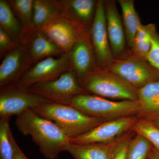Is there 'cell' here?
<instances>
[{
	"label": "cell",
	"mask_w": 159,
	"mask_h": 159,
	"mask_svg": "<svg viewBox=\"0 0 159 159\" xmlns=\"http://www.w3.org/2000/svg\"><path fill=\"white\" fill-rule=\"evenodd\" d=\"M15 125L25 136H31L46 158L56 159L65 151V145L70 139L54 122L39 116L31 110L16 116Z\"/></svg>",
	"instance_id": "obj_1"
},
{
	"label": "cell",
	"mask_w": 159,
	"mask_h": 159,
	"mask_svg": "<svg viewBox=\"0 0 159 159\" xmlns=\"http://www.w3.org/2000/svg\"><path fill=\"white\" fill-rule=\"evenodd\" d=\"M31 110L54 122L70 139L108 121L89 116L71 106L54 102L42 103Z\"/></svg>",
	"instance_id": "obj_2"
},
{
	"label": "cell",
	"mask_w": 159,
	"mask_h": 159,
	"mask_svg": "<svg viewBox=\"0 0 159 159\" xmlns=\"http://www.w3.org/2000/svg\"><path fill=\"white\" fill-rule=\"evenodd\" d=\"M69 105L89 116L107 120L137 116L141 110L138 100L114 101L89 93L76 96Z\"/></svg>",
	"instance_id": "obj_3"
},
{
	"label": "cell",
	"mask_w": 159,
	"mask_h": 159,
	"mask_svg": "<svg viewBox=\"0 0 159 159\" xmlns=\"http://www.w3.org/2000/svg\"><path fill=\"white\" fill-rule=\"evenodd\" d=\"M89 94L105 98L138 101V89L118 75L97 67L88 74L81 84Z\"/></svg>",
	"instance_id": "obj_4"
},
{
	"label": "cell",
	"mask_w": 159,
	"mask_h": 159,
	"mask_svg": "<svg viewBox=\"0 0 159 159\" xmlns=\"http://www.w3.org/2000/svg\"><path fill=\"white\" fill-rule=\"evenodd\" d=\"M27 90L51 102L66 105L76 96L88 94L73 70L65 72L54 80L36 84Z\"/></svg>",
	"instance_id": "obj_5"
},
{
	"label": "cell",
	"mask_w": 159,
	"mask_h": 159,
	"mask_svg": "<svg viewBox=\"0 0 159 159\" xmlns=\"http://www.w3.org/2000/svg\"><path fill=\"white\" fill-rule=\"evenodd\" d=\"M104 69L118 75L138 89L149 83L159 80V73L145 60L133 55L114 59Z\"/></svg>",
	"instance_id": "obj_6"
},
{
	"label": "cell",
	"mask_w": 159,
	"mask_h": 159,
	"mask_svg": "<svg viewBox=\"0 0 159 159\" xmlns=\"http://www.w3.org/2000/svg\"><path fill=\"white\" fill-rule=\"evenodd\" d=\"M71 70L73 68L70 53H64L57 57H48L31 66L15 85L28 89L36 84L56 79L65 72Z\"/></svg>",
	"instance_id": "obj_7"
},
{
	"label": "cell",
	"mask_w": 159,
	"mask_h": 159,
	"mask_svg": "<svg viewBox=\"0 0 159 159\" xmlns=\"http://www.w3.org/2000/svg\"><path fill=\"white\" fill-rule=\"evenodd\" d=\"M46 102H52L28 90L13 85L1 89L0 119H10Z\"/></svg>",
	"instance_id": "obj_8"
},
{
	"label": "cell",
	"mask_w": 159,
	"mask_h": 159,
	"mask_svg": "<svg viewBox=\"0 0 159 159\" xmlns=\"http://www.w3.org/2000/svg\"><path fill=\"white\" fill-rule=\"evenodd\" d=\"M139 120L137 116L108 120L81 135L71 139L70 142L78 145L113 142L131 130Z\"/></svg>",
	"instance_id": "obj_9"
},
{
	"label": "cell",
	"mask_w": 159,
	"mask_h": 159,
	"mask_svg": "<svg viewBox=\"0 0 159 159\" xmlns=\"http://www.w3.org/2000/svg\"><path fill=\"white\" fill-rule=\"evenodd\" d=\"M89 34L98 67L105 68L111 64L114 58L107 29L104 1H97L95 17Z\"/></svg>",
	"instance_id": "obj_10"
},
{
	"label": "cell",
	"mask_w": 159,
	"mask_h": 159,
	"mask_svg": "<svg viewBox=\"0 0 159 159\" xmlns=\"http://www.w3.org/2000/svg\"><path fill=\"white\" fill-rule=\"evenodd\" d=\"M39 29L64 53L70 52L79 39L89 33L79 29L62 15L55 18Z\"/></svg>",
	"instance_id": "obj_11"
},
{
	"label": "cell",
	"mask_w": 159,
	"mask_h": 159,
	"mask_svg": "<svg viewBox=\"0 0 159 159\" xmlns=\"http://www.w3.org/2000/svg\"><path fill=\"white\" fill-rule=\"evenodd\" d=\"M31 67L25 46L18 42L15 47L4 56L0 65V88L16 84Z\"/></svg>",
	"instance_id": "obj_12"
},
{
	"label": "cell",
	"mask_w": 159,
	"mask_h": 159,
	"mask_svg": "<svg viewBox=\"0 0 159 159\" xmlns=\"http://www.w3.org/2000/svg\"><path fill=\"white\" fill-rule=\"evenodd\" d=\"M20 41L26 47L31 66L48 57L64 53L42 31L33 27L24 30Z\"/></svg>",
	"instance_id": "obj_13"
},
{
	"label": "cell",
	"mask_w": 159,
	"mask_h": 159,
	"mask_svg": "<svg viewBox=\"0 0 159 159\" xmlns=\"http://www.w3.org/2000/svg\"><path fill=\"white\" fill-rule=\"evenodd\" d=\"M62 15L79 29L89 32L95 17L97 1H58Z\"/></svg>",
	"instance_id": "obj_14"
},
{
	"label": "cell",
	"mask_w": 159,
	"mask_h": 159,
	"mask_svg": "<svg viewBox=\"0 0 159 159\" xmlns=\"http://www.w3.org/2000/svg\"><path fill=\"white\" fill-rule=\"evenodd\" d=\"M69 53L73 70L76 73L80 84L88 74L98 67L96 65V57L89 33L79 39Z\"/></svg>",
	"instance_id": "obj_15"
},
{
	"label": "cell",
	"mask_w": 159,
	"mask_h": 159,
	"mask_svg": "<svg viewBox=\"0 0 159 159\" xmlns=\"http://www.w3.org/2000/svg\"><path fill=\"white\" fill-rule=\"evenodd\" d=\"M107 29L111 50L113 55L121 54L125 49V35L121 16L116 2H104Z\"/></svg>",
	"instance_id": "obj_16"
},
{
	"label": "cell",
	"mask_w": 159,
	"mask_h": 159,
	"mask_svg": "<svg viewBox=\"0 0 159 159\" xmlns=\"http://www.w3.org/2000/svg\"><path fill=\"white\" fill-rule=\"evenodd\" d=\"M138 94L141 107L138 119L150 121L159 116V80L139 89Z\"/></svg>",
	"instance_id": "obj_17"
},
{
	"label": "cell",
	"mask_w": 159,
	"mask_h": 159,
	"mask_svg": "<svg viewBox=\"0 0 159 159\" xmlns=\"http://www.w3.org/2000/svg\"><path fill=\"white\" fill-rule=\"evenodd\" d=\"M118 139L111 143L87 145L70 142L65 145L64 149L70 154L74 159H111L113 149Z\"/></svg>",
	"instance_id": "obj_18"
},
{
	"label": "cell",
	"mask_w": 159,
	"mask_h": 159,
	"mask_svg": "<svg viewBox=\"0 0 159 159\" xmlns=\"http://www.w3.org/2000/svg\"><path fill=\"white\" fill-rule=\"evenodd\" d=\"M61 15L62 13L58 1L34 0L32 27L41 29Z\"/></svg>",
	"instance_id": "obj_19"
},
{
	"label": "cell",
	"mask_w": 159,
	"mask_h": 159,
	"mask_svg": "<svg viewBox=\"0 0 159 159\" xmlns=\"http://www.w3.org/2000/svg\"><path fill=\"white\" fill-rule=\"evenodd\" d=\"M118 2L122 10L126 42L129 46L131 48L134 38L142 24L135 9L134 1L119 0Z\"/></svg>",
	"instance_id": "obj_20"
},
{
	"label": "cell",
	"mask_w": 159,
	"mask_h": 159,
	"mask_svg": "<svg viewBox=\"0 0 159 159\" xmlns=\"http://www.w3.org/2000/svg\"><path fill=\"white\" fill-rule=\"evenodd\" d=\"M0 28L10 35L15 42L20 41L24 32V28L12 11L9 2L0 1Z\"/></svg>",
	"instance_id": "obj_21"
},
{
	"label": "cell",
	"mask_w": 159,
	"mask_h": 159,
	"mask_svg": "<svg viewBox=\"0 0 159 159\" xmlns=\"http://www.w3.org/2000/svg\"><path fill=\"white\" fill-rule=\"evenodd\" d=\"M157 32L154 24L141 25L133 42L131 49L133 55L147 61V55L152 45V39Z\"/></svg>",
	"instance_id": "obj_22"
},
{
	"label": "cell",
	"mask_w": 159,
	"mask_h": 159,
	"mask_svg": "<svg viewBox=\"0 0 159 159\" xmlns=\"http://www.w3.org/2000/svg\"><path fill=\"white\" fill-rule=\"evenodd\" d=\"M9 119H0V159H14V141Z\"/></svg>",
	"instance_id": "obj_23"
},
{
	"label": "cell",
	"mask_w": 159,
	"mask_h": 159,
	"mask_svg": "<svg viewBox=\"0 0 159 159\" xmlns=\"http://www.w3.org/2000/svg\"><path fill=\"white\" fill-rule=\"evenodd\" d=\"M34 0H11L8 1L11 9L16 15L24 30L32 27Z\"/></svg>",
	"instance_id": "obj_24"
},
{
	"label": "cell",
	"mask_w": 159,
	"mask_h": 159,
	"mask_svg": "<svg viewBox=\"0 0 159 159\" xmlns=\"http://www.w3.org/2000/svg\"><path fill=\"white\" fill-rule=\"evenodd\" d=\"M152 146L146 138L137 134L131 141L126 159H148Z\"/></svg>",
	"instance_id": "obj_25"
},
{
	"label": "cell",
	"mask_w": 159,
	"mask_h": 159,
	"mask_svg": "<svg viewBox=\"0 0 159 159\" xmlns=\"http://www.w3.org/2000/svg\"><path fill=\"white\" fill-rule=\"evenodd\" d=\"M131 130L148 140L154 148L159 152V129L148 120L139 119Z\"/></svg>",
	"instance_id": "obj_26"
},
{
	"label": "cell",
	"mask_w": 159,
	"mask_h": 159,
	"mask_svg": "<svg viewBox=\"0 0 159 159\" xmlns=\"http://www.w3.org/2000/svg\"><path fill=\"white\" fill-rule=\"evenodd\" d=\"M134 132L132 130L119 138L113 149L111 159H126L129 146Z\"/></svg>",
	"instance_id": "obj_27"
},
{
	"label": "cell",
	"mask_w": 159,
	"mask_h": 159,
	"mask_svg": "<svg viewBox=\"0 0 159 159\" xmlns=\"http://www.w3.org/2000/svg\"><path fill=\"white\" fill-rule=\"evenodd\" d=\"M146 59L159 73V34L157 32L152 36L151 48Z\"/></svg>",
	"instance_id": "obj_28"
},
{
	"label": "cell",
	"mask_w": 159,
	"mask_h": 159,
	"mask_svg": "<svg viewBox=\"0 0 159 159\" xmlns=\"http://www.w3.org/2000/svg\"><path fill=\"white\" fill-rule=\"evenodd\" d=\"M17 42L15 41L6 31L0 28V56L3 58L8 52L15 47Z\"/></svg>",
	"instance_id": "obj_29"
},
{
	"label": "cell",
	"mask_w": 159,
	"mask_h": 159,
	"mask_svg": "<svg viewBox=\"0 0 159 159\" xmlns=\"http://www.w3.org/2000/svg\"><path fill=\"white\" fill-rule=\"evenodd\" d=\"M14 146L15 149L14 159H29L21 150L15 140Z\"/></svg>",
	"instance_id": "obj_30"
},
{
	"label": "cell",
	"mask_w": 159,
	"mask_h": 159,
	"mask_svg": "<svg viewBox=\"0 0 159 159\" xmlns=\"http://www.w3.org/2000/svg\"><path fill=\"white\" fill-rule=\"evenodd\" d=\"M148 159H159V152L154 148L153 146L148 156Z\"/></svg>",
	"instance_id": "obj_31"
},
{
	"label": "cell",
	"mask_w": 159,
	"mask_h": 159,
	"mask_svg": "<svg viewBox=\"0 0 159 159\" xmlns=\"http://www.w3.org/2000/svg\"><path fill=\"white\" fill-rule=\"evenodd\" d=\"M150 122L156 127L159 129V116L152 119L151 121H150Z\"/></svg>",
	"instance_id": "obj_32"
}]
</instances>
